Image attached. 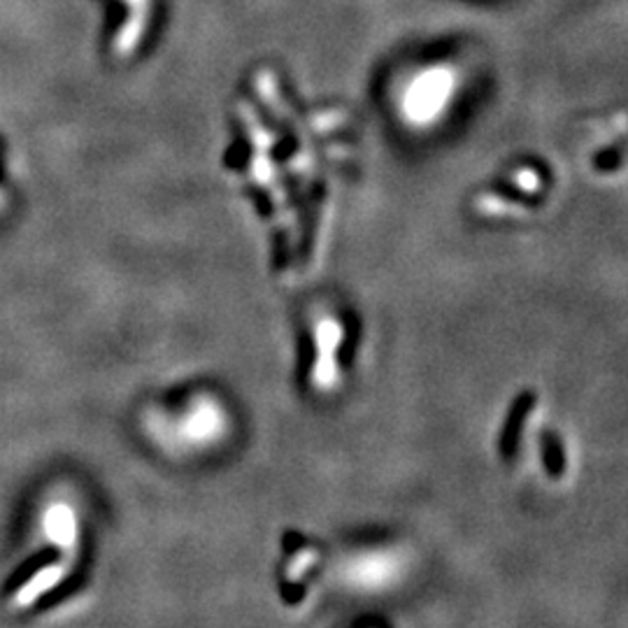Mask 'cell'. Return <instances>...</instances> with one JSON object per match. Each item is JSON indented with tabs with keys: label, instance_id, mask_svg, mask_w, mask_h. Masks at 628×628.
Wrapping results in <instances>:
<instances>
[{
	"label": "cell",
	"instance_id": "obj_1",
	"mask_svg": "<svg viewBox=\"0 0 628 628\" xmlns=\"http://www.w3.org/2000/svg\"><path fill=\"white\" fill-rule=\"evenodd\" d=\"M124 3L129 7V16L121 21V26L112 37V52L117 58H130L140 49L154 12V0H124Z\"/></svg>",
	"mask_w": 628,
	"mask_h": 628
},
{
	"label": "cell",
	"instance_id": "obj_2",
	"mask_svg": "<svg viewBox=\"0 0 628 628\" xmlns=\"http://www.w3.org/2000/svg\"><path fill=\"white\" fill-rule=\"evenodd\" d=\"M449 82L442 73L438 75H426V77L417 79V84L412 87L410 96H407V105H410V112L417 119H428L438 112V109L445 105L447 91Z\"/></svg>",
	"mask_w": 628,
	"mask_h": 628
}]
</instances>
